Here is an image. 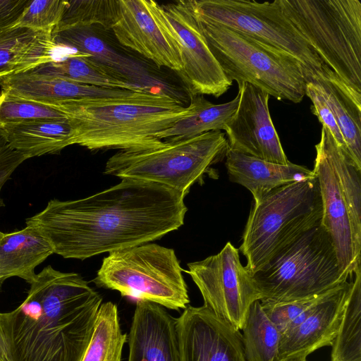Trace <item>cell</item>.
I'll list each match as a JSON object with an SVG mask.
<instances>
[{"label": "cell", "mask_w": 361, "mask_h": 361, "mask_svg": "<svg viewBox=\"0 0 361 361\" xmlns=\"http://www.w3.org/2000/svg\"><path fill=\"white\" fill-rule=\"evenodd\" d=\"M121 295L174 310L190 302L182 269L173 249L145 243L113 252L103 259L93 280Z\"/></svg>", "instance_id": "9c48e42d"}, {"label": "cell", "mask_w": 361, "mask_h": 361, "mask_svg": "<svg viewBox=\"0 0 361 361\" xmlns=\"http://www.w3.org/2000/svg\"><path fill=\"white\" fill-rule=\"evenodd\" d=\"M260 301L282 302L325 293L348 281L332 239L319 224L278 251L252 274Z\"/></svg>", "instance_id": "5b68a950"}, {"label": "cell", "mask_w": 361, "mask_h": 361, "mask_svg": "<svg viewBox=\"0 0 361 361\" xmlns=\"http://www.w3.org/2000/svg\"><path fill=\"white\" fill-rule=\"evenodd\" d=\"M353 280L326 292L298 326L281 334L276 361L306 360L316 350L331 345L338 333Z\"/></svg>", "instance_id": "2e32d148"}, {"label": "cell", "mask_w": 361, "mask_h": 361, "mask_svg": "<svg viewBox=\"0 0 361 361\" xmlns=\"http://www.w3.org/2000/svg\"><path fill=\"white\" fill-rule=\"evenodd\" d=\"M325 293L290 302L259 301L264 313L282 334L300 324Z\"/></svg>", "instance_id": "836d02e7"}, {"label": "cell", "mask_w": 361, "mask_h": 361, "mask_svg": "<svg viewBox=\"0 0 361 361\" xmlns=\"http://www.w3.org/2000/svg\"><path fill=\"white\" fill-rule=\"evenodd\" d=\"M307 78L322 87L345 140L349 159L361 171V94L348 87L326 64L322 73Z\"/></svg>", "instance_id": "7402d4cb"}, {"label": "cell", "mask_w": 361, "mask_h": 361, "mask_svg": "<svg viewBox=\"0 0 361 361\" xmlns=\"http://www.w3.org/2000/svg\"><path fill=\"white\" fill-rule=\"evenodd\" d=\"M0 361H8L4 337L0 326Z\"/></svg>", "instance_id": "f35d334b"}, {"label": "cell", "mask_w": 361, "mask_h": 361, "mask_svg": "<svg viewBox=\"0 0 361 361\" xmlns=\"http://www.w3.org/2000/svg\"><path fill=\"white\" fill-rule=\"evenodd\" d=\"M128 336L121 329L116 304H101L94 329L81 361H121Z\"/></svg>", "instance_id": "f1b7e54d"}, {"label": "cell", "mask_w": 361, "mask_h": 361, "mask_svg": "<svg viewBox=\"0 0 361 361\" xmlns=\"http://www.w3.org/2000/svg\"><path fill=\"white\" fill-rule=\"evenodd\" d=\"M25 72L32 75L63 78L100 87L132 91L148 90L126 80L109 68L94 61L87 55L78 52L61 59H54L42 63Z\"/></svg>", "instance_id": "d4e9b609"}, {"label": "cell", "mask_w": 361, "mask_h": 361, "mask_svg": "<svg viewBox=\"0 0 361 361\" xmlns=\"http://www.w3.org/2000/svg\"><path fill=\"white\" fill-rule=\"evenodd\" d=\"M315 149L312 171L322 197L321 224L332 239L343 276L349 279L361 267V246L356 242L348 208L334 171L319 143Z\"/></svg>", "instance_id": "e0dca14e"}, {"label": "cell", "mask_w": 361, "mask_h": 361, "mask_svg": "<svg viewBox=\"0 0 361 361\" xmlns=\"http://www.w3.org/2000/svg\"><path fill=\"white\" fill-rule=\"evenodd\" d=\"M51 34L16 26L0 32V78L54 59Z\"/></svg>", "instance_id": "cb8c5ba5"}, {"label": "cell", "mask_w": 361, "mask_h": 361, "mask_svg": "<svg viewBox=\"0 0 361 361\" xmlns=\"http://www.w3.org/2000/svg\"><path fill=\"white\" fill-rule=\"evenodd\" d=\"M110 28L118 42L176 73L183 69L180 49L161 9L152 0H119Z\"/></svg>", "instance_id": "7c38bea8"}, {"label": "cell", "mask_w": 361, "mask_h": 361, "mask_svg": "<svg viewBox=\"0 0 361 361\" xmlns=\"http://www.w3.org/2000/svg\"><path fill=\"white\" fill-rule=\"evenodd\" d=\"M116 1H67L61 20L54 30L68 27H91L94 25L110 28L115 13Z\"/></svg>", "instance_id": "d6a6232c"}, {"label": "cell", "mask_w": 361, "mask_h": 361, "mask_svg": "<svg viewBox=\"0 0 361 361\" xmlns=\"http://www.w3.org/2000/svg\"><path fill=\"white\" fill-rule=\"evenodd\" d=\"M352 286L338 333L331 345V361H361V267Z\"/></svg>", "instance_id": "f546056e"}, {"label": "cell", "mask_w": 361, "mask_h": 361, "mask_svg": "<svg viewBox=\"0 0 361 361\" xmlns=\"http://www.w3.org/2000/svg\"><path fill=\"white\" fill-rule=\"evenodd\" d=\"M55 44L87 55L94 61L109 68L123 79L148 90L161 82L149 74L140 63L126 57L101 39L90 27H68L51 33Z\"/></svg>", "instance_id": "44dd1931"}, {"label": "cell", "mask_w": 361, "mask_h": 361, "mask_svg": "<svg viewBox=\"0 0 361 361\" xmlns=\"http://www.w3.org/2000/svg\"><path fill=\"white\" fill-rule=\"evenodd\" d=\"M190 113L177 121L171 127L157 135L159 140H180L209 131L224 130L237 109L240 94L219 104L211 103L202 95H189Z\"/></svg>", "instance_id": "4316f807"}, {"label": "cell", "mask_w": 361, "mask_h": 361, "mask_svg": "<svg viewBox=\"0 0 361 361\" xmlns=\"http://www.w3.org/2000/svg\"><path fill=\"white\" fill-rule=\"evenodd\" d=\"M66 107L74 145L90 150H137L159 147L157 133L188 115L176 98L164 91H129L116 96L81 99Z\"/></svg>", "instance_id": "3957f363"}, {"label": "cell", "mask_w": 361, "mask_h": 361, "mask_svg": "<svg viewBox=\"0 0 361 361\" xmlns=\"http://www.w3.org/2000/svg\"><path fill=\"white\" fill-rule=\"evenodd\" d=\"M102 301L80 274L46 267L24 301L0 313L8 361H81Z\"/></svg>", "instance_id": "7a4b0ae2"}, {"label": "cell", "mask_w": 361, "mask_h": 361, "mask_svg": "<svg viewBox=\"0 0 361 361\" xmlns=\"http://www.w3.org/2000/svg\"><path fill=\"white\" fill-rule=\"evenodd\" d=\"M225 164L230 180L250 190L255 203L276 188L316 176L303 166L279 164L230 149Z\"/></svg>", "instance_id": "d6986e66"}, {"label": "cell", "mask_w": 361, "mask_h": 361, "mask_svg": "<svg viewBox=\"0 0 361 361\" xmlns=\"http://www.w3.org/2000/svg\"><path fill=\"white\" fill-rule=\"evenodd\" d=\"M67 1L30 0L18 25L51 34L60 23Z\"/></svg>", "instance_id": "e575fe53"}, {"label": "cell", "mask_w": 361, "mask_h": 361, "mask_svg": "<svg viewBox=\"0 0 361 361\" xmlns=\"http://www.w3.org/2000/svg\"><path fill=\"white\" fill-rule=\"evenodd\" d=\"M184 196L164 185L123 178L90 196L51 200L27 218L49 241L54 253L83 260L148 243L184 223Z\"/></svg>", "instance_id": "6da1fadb"}, {"label": "cell", "mask_w": 361, "mask_h": 361, "mask_svg": "<svg viewBox=\"0 0 361 361\" xmlns=\"http://www.w3.org/2000/svg\"><path fill=\"white\" fill-rule=\"evenodd\" d=\"M0 87L2 92L51 104H59L86 98L116 96L132 91L100 87L25 72L1 78Z\"/></svg>", "instance_id": "ffe728a7"}, {"label": "cell", "mask_w": 361, "mask_h": 361, "mask_svg": "<svg viewBox=\"0 0 361 361\" xmlns=\"http://www.w3.org/2000/svg\"><path fill=\"white\" fill-rule=\"evenodd\" d=\"M187 273L199 288L204 305L235 330H242L248 310L260 295L252 274L228 242L216 255L188 264Z\"/></svg>", "instance_id": "8fae6325"}, {"label": "cell", "mask_w": 361, "mask_h": 361, "mask_svg": "<svg viewBox=\"0 0 361 361\" xmlns=\"http://www.w3.org/2000/svg\"><path fill=\"white\" fill-rule=\"evenodd\" d=\"M229 149L225 133L209 131L180 140H166L153 148L119 150L106 163L104 174L151 182L184 197L210 167Z\"/></svg>", "instance_id": "ba28073f"}, {"label": "cell", "mask_w": 361, "mask_h": 361, "mask_svg": "<svg viewBox=\"0 0 361 361\" xmlns=\"http://www.w3.org/2000/svg\"><path fill=\"white\" fill-rule=\"evenodd\" d=\"M2 128L8 145L27 159L56 154L74 145V134L68 119L24 123Z\"/></svg>", "instance_id": "484cf974"}, {"label": "cell", "mask_w": 361, "mask_h": 361, "mask_svg": "<svg viewBox=\"0 0 361 361\" xmlns=\"http://www.w3.org/2000/svg\"><path fill=\"white\" fill-rule=\"evenodd\" d=\"M52 254L49 241L32 226L4 233L0 238V285L13 276L30 284L37 274L35 268Z\"/></svg>", "instance_id": "603a6c76"}, {"label": "cell", "mask_w": 361, "mask_h": 361, "mask_svg": "<svg viewBox=\"0 0 361 361\" xmlns=\"http://www.w3.org/2000/svg\"><path fill=\"white\" fill-rule=\"evenodd\" d=\"M181 52L183 69L177 73L189 95L219 97L233 82L227 79L212 53L193 13L190 0L160 5Z\"/></svg>", "instance_id": "4fadbf2b"}, {"label": "cell", "mask_w": 361, "mask_h": 361, "mask_svg": "<svg viewBox=\"0 0 361 361\" xmlns=\"http://www.w3.org/2000/svg\"><path fill=\"white\" fill-rule=\"evenodd\" d=\"M318 143L334 171L348 208L356 242L361 246V171L343 153L324 126Z\"/></svg>", "instance_id": "83f0119b"}, {"label": "cell", "mask_w": 361, "mask_h": 361, "mask_svg": "<svg viewBox=\"0 0 361 361\" xmlns=\"http://www.w3.org/2000/svg\"><path fill=\"white\" fill-rule=\"evenodd\" d=\"M30 0H0V32L16 27Z\"/></svg>", "instance_id": "74e56055"}, {"label": "cell", "mask_w": 361, "mask_h": 361, "mask_svg": "<svg viewBox=\"0 0 361 361\" xmlns=\"http://www.w3.org/2000/svg\"><path fill=\"white\" fill-rule=\"evenodd\" d=\"M176 319L180 361H247L242 334L204 305Z\"/></svg>", "instance_id": "9a60e30c"}, {"label": "cell", "mask_w": 361, "mask_h": 361, "mask_svg": "<svg viewBox=\"0 0 361 361\" xmlns=\"http://www.w3.org/2000/svg\"><path fill=\"white\" fill-rule=\"evenodd\" d=\"M127 340L128 361H180L176 318L157 304L137 300Z\"/></svg>", "instance_id": "ac0fdd59"}, {"label": "cell", "mask_w": 361, "mask_h": 361, "mask_svg": "<svg viewBox=\"0 0 361 361\" xmlns=\"http://www.w3.org/2000/svg\"><path fill=\"white\" fill-rule=\"evenodd\" d=\"M197 19L221 25L296 59L307 77L322 73L325 63L282 12L279 0H190Z\"/></svg>", "instance_id": "30bf717a"}, {"label": "cell", "mask_w": 361, "mask_h": 361, "mask_svg": "<svg viewBox=\"0 0 361 361\" xmlns=\"http://www.w3.org/2000/svg\"><path fill=\"white\" fill-rule=\"evenodd\" d=\"M68 119L63 104H51L0 92V127L9 125Z\"/></svg>", "instance_id": "1f68e13d"}, {"label": "cell", "mask_w": 361, "mask_h": 361, "mask_svg": "<svg viewBox=\"0 0 361 361\" xmlns=\"http://www.w3.org/2000/svg\"><path fill=\"white\" fill-rule=\"evenodd\" d=\"M242 330L247 361H276L281 334L263 311L259 300L250 305Z\"/></svg>", "instance_id": "4dcf8cb0"}, {"label": "cell", "mask_w": 361, "mask_h": 361, "mask_svg": "<svg viewBox=\"0 0 361 361\" xmlns=\"http://www.w3.org/2000/svg\"><path fill=\"white\" fill-rule=\"evenodd\" d=\"M279 361H306V360H281Z\"/></svg>", "instance_id": "60d3db41"}, {"label": "cell", "mask_w": 361, "mask_h": 361, "mask_svg": "<svg viewBox=\"0 0 361 361\" xmlns=\"http://www.w3.org/2000/svg\"><path fill=\"white\" fill-rule=\"evenodd\" d=\"M197 20L212 53L228 80L238 85L250 83L278 100L296 104L302 100L306 73L296 59L243 33Z\"/></svg>", "instance_id": "52a82bcc"}, {"label": "cell", "mask_w": 361, "mask_h": 361, "mask_svg": "<svg viewBox=\"0 0 361 361\" xmlns=\"http://www.w3.org/2000/svg\"><path fill=\"white\" fill-rule=\"evenodd\" d=\"M305 96H307L312 102L313 114L318 118L322 126L329 130L338 147L349 158L345 140L326 101L322 87L315 80L310 78H306Z\"/></svg>", "instance_id": "d590c367"}, {"label": "cell", "mask_w": 361, "mask_h": 361, "mask_svg": "<svg viewBox=\"0 0 361 361\" xmlns=\"http://www.w3.org/2000/svg\"><path fill=\"white\" fill-rule=\"evenodd\" d=\"M238 86V105L224 129L229 149L272 163L288 164L290 161L270 116V96L247 82Z\"/></svg>", "instance_id": "5bb4252c"}, {"label": "cell", "mask_w": 361, "mask_h": 361, "mask_svg": "<svg viewBox=\"0 0 361 361\" xmlns=\"http://www.w3.org/2000/svg\"><path fill=\"white\" fill-rule=\"evenodd\" d=\"M8 145L7 138L5 130L0 127V150Z\"/></svg>", "instance_id": "ab89813d"}, {"label": "cell", "mask_w": 361, "mask_h": 361, "mask_svg": "<svg viewBox=\"0 0 361 361\" xmlns=\"http://www.w3.org/2000/svg\"><path fill=\"white\" fill-rule=\"evenodd\" d=\"M279 4L324 63L361 94V1L279 0Z\"/></svg>", "instance_id": "8992f818"}, {"label": "cell", "mask_w": 361, "mask_h": 361, "mask_svg": "<svg viewBox=\"0 0 361 361\" xmlns=\"http://www.w3.org/2000/svg\"><path fill=\"white\" fill-rule=\"evenodd\" d=\"M1 286V285H0Z\"/></svg>", "instance_id": "7bdbcfd3"}, {"label": "cell", "mask_w": 361, "mask_h": 361, "mask_svg": "<svg viewBox=\"0 0 361 361\" xmlns=\"http://www.w3.org/2000/svg\"><path fill=\"white\" fill-rule=\"evenodd\" d=\"M27 158L8 145L0 150V194L4 185L11 178L14 171ZM4 203L0 195V208Z\"/></svg>", "instance_id": "8d00e7d4"}, {"label": "cell", "mask_w": 361, "mask_h": 361, "mask_svg": "<svg viewBox=\"0 0 361 361\" xmlns=\"http://www.w3.org/2000/svg\"><path fill=\"white\" fill-rule=\"evenodd\" d=\"M3 235H4V233L0 231V238L2 237Z\"/></svg>", "instance_id": "b9f144b4"}, {"label": "cell", "mask_w": 361, "mask_h": 361, "mask_svg": "<svg viewBox=\"0 0 361 361\" xmlns=\"http://www.w3.org/2000/svg\"><path fill=\"white\" fill-rule=\"evenodd\" d=\"M322 204L317 177L276 188L252 205L239 248L251 274L278 251L320 224Z\"/></svg>", "instance_id": "277c9868"}]
</instances>
